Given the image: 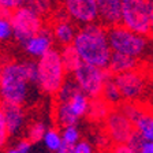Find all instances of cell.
Masks as SVG:
<instances>
[{"label": "cell", "instance_id": "1", "mask_svg": "<svg viewBox=\"0 0 153 153\" xmlns=\"http://www.w3.org/2000/svg\"><path fill=\"white\" fill-rule=\"evenodd\" d=\"M37 60H8L3 64L0 101L25 105L30 97V86H37Z\"/></svg>", "mask_w": 153, "mask_h": 153}, {"label": "cell", "instance_id": "2", "mask_svg": "<svg viewBox=\"0 0 153 153\" xmlns=\"http://www.w3.org/2000/svg\"><path fill=\"white\" fill-rule=\"evenodd\" d=\"M74 48L79 53L83 63L107 68L112 55L108 40V30L100 23L82 25L73 41Z\"/></svg>", "mask_w": 153, "mask_h": 153}, {"label": "cell", "instance_id": "3", "mask_svg": "<svg viewBox=\"0 0 153 153\" xmlns=\"http://www.w3.org/2000/svg\"><path fill=\"white\" fill-rule=\"evenodd\" d=\"M37 88L44 94L56 96L64 81L67 79V71L62 62L60 51L55 48L48 51L37 60Z\"/></svg>", "mask_w": 153, "mask_h": 153}, {"label": "cell", "instance_id": "4", "mask_svg": "<svg viewBox=\"0 0 153 153\" xmlns=\"http://www.w3.org/2000/svg\"><path fill=\"white\" fill-rule=\"evenodd\" d=\"M108 40L112 52L133 56L138 60L150 51V40L148 36L138 34L120 23L108 27Z\"/></svg>", "mask_w": 153, "mask_h": 153}, {"label": "cell", "instance_id": "5", "mask_svg": "<svg viewBox=\"0 0 153 153\" xmlns=\"http://www.w3.org/2000/svg\"><path fill=\"white\" fill-rule=\"evenodd\" d=\"M10 21L13 25L14 40L21 47L44 27L42 16L26 6H21L14 10L10 15Z\"/></svg>", "mask_w": 153, "mask_h": 153}, {"label": "cell", "instance_id": "6", "mask_svg": "<svg viewBox=\"0 0 153 153\" xmlns=\"http://www.w3.org/2000/svg\"><path fill=\"white\" fill-rule=\"evenodd\" d=\"M150 18V0H122L120 25L138 34L148 36Z\"/></svg>", "mask_w": 153, "mask_h": 153}, {"label": "cell", "instance_id": "7", "mask_svg": "<svg viewBox=\"0 0 153 153\" xmlns=\"http://www.w3.org/2000/svg\"><path fill=\"white\" fill-rule=\"evenodd\" d=\"M73 78L78 83L79 89L89 99H99L102 94L105 81L111 75L107 68L93 66V64L82 63L73 74Z\"/></svg>", "mask_w": 153, "mask_h": 153}, {"label": "cell", "instance_id": "8", "mask_svg": "<svg viewBox=\"0 0 153 153\" xmlns=\"http://www.w3.org/2000/svg\"><path fill=\"white\" fill-rule=\"evenodd\" d=\"M105 134L112 143H127L135 134L134 122L119 107L112 108L104 122Z\"/></svg>", "mask_w": 153, "mask_h": 153}, {"label": "cell", "instance_id": "9", "mask_svg": "<svg viewBox=\"0 0 153 153\" xmlns=\"http://www.w3.org/2000/svg\"><path fill=\"white\" fill-rule=\"evenodd\" d=\"M123 101H137L146 92V76L140 70L127 71L114 75Z\"/></svg>", "mask_w": 153, "mask_h": 153}, {"label": "cell", "instance_id": "10", "mask_svg": "<svg viewBox=\"0 0 153 153\" xmlns=\"http://www.w3.org/2000/svg\"><path fill=\"white\" fill-rule=\"evenodd\" d=\"M63 8L74 22L81 25L96 22L99 19L96 0H63Z\"/></svg>", "mask_w": 153, "mask_h": 153}, {"label": "cell", "instance_id": "11", "mask_svg": "<svg viewBox=\"0 0 153 153\" xmlns=\"http://www.w3.org/2000/svg\"><path fill=\"white\" fill-rule=\"evenodd\" d=\"M76 32H78V29L75 27L74 21L68 16V14L66 13V10L63 8L55 14L52 34H53L55 41L57 44H60L62 47L73 44Z\"/></svg>", "mask_w": 153, "mask_h": 153}, {"label": "cell", "instance_id": "12", "mask_svg": "<svg viewBox=\"0 0 153 153\" xmlns=\"http://www.w3.org/2000/svg\"><path fill=\"white\" fill-rule=\"evenodd\" d=\"M53 41L55 38L53 34H52V29L44 26L37 34L33 36L32 38H29L27 41L22 45V48L30 59H37L38 60L48 51L52 49Z\"/></svg>", "mask_w": 153, "mask_h": 153}, {"label": "cell", "instance_id": "13", "mask_svg": "<svg viewBox=\"0 0 153 153\" xmlns=\"http://www.w3.org/2000/svg\"><path fill=\"white\" fill-rule=\"evenodd\" d=\"M0 105L6 116L10 137H16L26 126V111L23 105L6 101H0Z\"/></svg>", "mask_w": 153, "mask_h": 153}, {"label": "cell", "instance_id": "14", "mask_svg": "<svg viewBox=\"0 0 153 153\" xmlns=\"http://www.w3.org/2000/svg\"><path fill=\"white\" fill-rule=\"evenodd\" d=\"M99 21L102 25L115 26L120 23L122 18V0H96Z\"/></svg>", "mask_w": 153, "mask_h": 153}, {"label": "cell", "instance_id": "15", "mask_svg": "<svg viewBox=\"0 0 153 153\" xmlns=\"http://www.w3.org/2000/svg\"><path fill=\"white\" fill-rule=\"evenodd\" d=\"M137 68L138 59L123 53H118V52H112L108 67H107V70L109 71L111 75H118V74H123L127 73V71L137 70Z\"/></svg>", "mask_w": 153, "mask_h": 153}, {"label": "cell", "instance_id": "16", "mask_svg": "<svg viewBox=\"0 0 153 153\" xmlns=\"http://www.w3.org/2000/svg\"><path fill=\"white\" fill-rule=\"evenodd\" d=\"M90 100L92 99H89L82 90H79V92L75 93L68 101H64V102H66L67 107L70 108V111L73 112L74 116L81 120L82 118L88 116L89 107H90Z\"/></svg>", "mask_w": 153, "mask_h": 153}, {"label": "cell", "instance_id": "17", "mask_svg": "<svg viewBox=\"0 0 153 153\" xmlns=\"http://www.w3.org/2000/svg\"><path fill=\"white\" fill-rule=\"evenodd\" d=\"M60 56H62V62H63V66H64V68H66L67 74H73L74 71L83 63L79 53L76 52V49L74 48L73 44L62 47Z\"/></svg>", "mask_w": 153, "mask_h": 153}, {"label": "cell", "instance_id": "18", "mask_svg": "<svg viewBox=\"0 0 153 153\" xmlns=\"http://www.w3.org/2000/svg\"><path fill=\"white\" fill-rule=\"evenodd\" d=\"M111 105L105 101L102 97L90 100V107L88 112V118L92 122H105L107 116L111 112Z\"/></svg>", "mask_w": 153, "mask_h": 153}, {"label": "cell", "instance_id": "19", "mask_svg": "<svg viewBox=\"0 0 153 153\" xmlns=\"http://www.w3.org/2000/svg\"><path fill=\"white\" fill-rule=\"evenodd\" d=\"M55 122L57 123V126H60L62 128L66 126H74V124L79 123V119L75 118L73 115V112L70 111V108L67 107L66 102H55Z\"/></svg>", "mask_w": 153, "mask_h": 153}, {"label": "cell", "instance_id": "20", "mask_svg": "<svg viewBox=\"0 0 153 153\" xmlns=\"http://www.w3.org/2000/svg\"><path fill=\"white\" fill-rule=\"evenodd\" d=\"M134 126L135 131L140 135H142L148 141H153V115L142 111L134 120Z\"/></svg>", "mask_w": 153, "mask_h": 153}, {"label": "cell", "instance_id": "21", "mask_svg": "<svg viewBox=\"0 0 153 153\" xmlns=\"http://www.w3.org/2000/svg\"><path fill=\"white\" fill-rule=\"evenodd\" d=\"M101 97L108 102L109 105H119L123 101L122 94H120V92H119V88H118V85H116V82H115L114 75H109L108 79L105 81Z\"/></svg>", "mask_w": 153, "mask_h": 153}, {"label": "cell", "instance_id": "22", "mask_svg": "<svg viewBox=\"0 0 153 153\" xmlns=\"http://www.w3.org/2000/svg\"><path fill=\"white\" fill-rule=\"evenodd\" d=\"M42 143L47 148V150L49 153H56L60 149V146L63 145V137H62V131H59L55 127H49L47 130V133L44 134L42 138Z\"/></svg>", "mask_w": 153, "mask_h": 153}, {"label": "cell", "instance_id": "23", "mask_svg": "<svg viewBox=\"0 0 153 153\" xmlns=\"http://www.w3.org/2000/svg\"><path fill=\"white\" fill-rule=\"evenodd\" d=\"M79 90H81L79 86H78V83L75 82V79H74L73 76H71V78H67V79L64 81V83L62 85V88L59 89V92L56 93V96H55V99H56L55 102L68 101V100H70L75 93L79 92Z\"/></svg>", "mask_w": 153, "mask_h": 153}, {"label": "cell", "instance_id": "24", "mask_svg": "<svg viewBox=\"0 0 153 153\" xmlns=\"http://www.w3.org/2000/svg\"><path fill=\"white\" fill-rule=\"evenodd\" d=\"M48 127L42 120H34L26 127V138L32 141L33 143L40 142L44 138V134L47 133Z\"/></svg>", "mask_w": 153, "mask_h": 153}, {"label": "cell", "instance_id": "25", "mask_svg": "<svg viewBox=\"0 0 153 153\" xmlns=\"http://www.w3.org/2000/svg\"><path fill=\"white\" fill-rule=\"evenodd\" d=\"M25 6L33 10L40 16H47L53 11V1L52 0H25Z\"/></svg>", "mask_w": 153, "mask_h": 153}, {"label": "cell", "instance_id": "26", "mask_svg": "<svg viewBox=\"0 0 153 153\" xmlns=\"http://www.w3.org/2000/svg\"><path fill=\"white\" fill-rule=\"evenodd\" d=\"M127 143L131 145L137 153H153V141L145 140L137 131H135V134L131 137V140Z\"/></svg>", "mask_w": 153, "mask_h": 153}, {"label": "cell", "instance_id": "27", "mask_svg": "<svg viewBox=\"0 0 153 153\" xmlns=\"http://www.w3.org/2000/svg\"><path fill=\"white\" fill-rule=\"evenodd\" d=\"M62 137H63L64 143H68V145H73V146L82 140L81 138V130L78 127V124L63 127L62 128Z\"/></svg>", "mask_w": 153, "mask_h": 153}, {"label": "cell", "instance_id": "28", "mask_svg": "<svg viewBox=\"0 0 153 153\" xmlns=\"http://www.w3.org/2000/svg\"><path fill=\"white\" fill-rule=\"evenodd\" d=\"M11 38H14V32L11 21H10V15L0 14V44L10 41Z\"/></svg>", "mask_w": 153, "mask_h": 153}, {"label": "cell", "instance_id": "29", "mask_svg": "<svg viewBox=\"0 0 153 153\" xmlns=\"http://www.w3.org/2000/svg\"><path fill=\"white\" fill-rule=\"evenodd\" d=\"M25 6V0H0V14L11 15L15 8Z\"/></svg>", "mask_w": 153, "mask_h": 153}, {"label": "cell", "instance_id": "30", "mask_svg": "<svg viewBox=\"0 0 153 153\" xmlns=\"http://www.w3.org/2000/svg\"><path fill=\"white\" fill-rule=\"evenodd\" d=\"M8 138H10V133H8V127H7L6 116H4L3 108L0 105V149L6 146V143L8 142Z\"/></svg>", "mask_w": 153, "mask_h": 153}, {"label": "cell", "instance_id": "31", "mask_svg": "<svg viewBox=\"0 0 153 153\" xmlns=\"http://www.w3.org/2000/svg\"><path fill=\"white\" fill-rule=\"evenodd\" d=\"M74 153H96L93 143L88 140H81L74 145Z\"/></svg>", "mask_w": 153, "mask_h": 153}, {"label": "cell", "instance_id": "32", "mask_svg": "<svg viewBox=\"0 0 153 153\" xmlns=\"http://www.w3.org/2000/svg\"><path fill=\"white\" fill-rule=\"evenodd\" d=\"M109 153H137V152L128 143H115L114 146L111 148Z\"/></svg>", "mask_w": 153, "mask_h": 153}, {"label": "cell", "instance_id": "33", "mask_svg": "<svg viewBox=\"0 0 153 153\" xmlns=\"http://www.w3.org/2000/svg\"><path fill=\"white\" fill-rule=\"evenodd\" d=\"M32 145H33L32 141H29L27 138H22V140H18V141H16L15 148L21 153H29L30 150H32Z\"/></svg>", "mask_w": 153, "mask_h": 153}, {"label": "cell", "instance_id": "34", "mask_svg": "<svg viewBox=\"0 0 153 153\" xmlns=\"http://www.w3.org/2000/svg\"><path fill=\"white\" fill-rule=\"evenodd\" d=\"M148 37L153 40V0H150V18H149V33Z\"/></svg>", "mask_w": 153, "mask_h": 153}, {"label": "cell", "instance_id": "35", "mask_svg": "<svg viewBox=\"0 0 153 153\" xmlns=\"http://www.w3.org/2000/svg\"><path fill=\"white\" fill-rule=\"evenodd\" d=\"M56 153H74V146L73 145H68V143H64L60 146V149L57 150Z\"/></svg>", "mask_w": 153, "mask_h": 153}, {"label": "cell", "instance_id": "36", "mask_svg": "<svg viewBox=\"0 0 153 153\" xmlns=\"http://www.w3.org/2000/svg\"><path fill=\"white\" fill-rule=\"evenodd\" d=\"M149 70H150V73H152V75H153V52L150 53V60H149Z\"/></svg>", "mask_w": 153, "mask_h": 153}, {"label": "cell", "instance_id": "37", "mask_svg": "<svg viewBox=\"0 0 153 153\" xmlns=\"http://www.w3.org/2000/svg\"><path fill=\"white\" fill-rule=\"evenodd\" d=\"M6 153H21V152H19V150L14 146V148H8V149L6 150Z\"/></svg>", "mask_w": 153, "mask_h": 153}, {"label": "cell", "instance_id": "38", "mask_svg": "<svg viewBox=\"0 0 153 153\" xmlns=\"http://www.w3.org/2000/svg\"><path fill=\"white\" fill-rule=\"evenodd\" d=\"M1 78H3V64H0V85H1Z\"/></svg>", "mask_w": 153, "mask_h": 153}]
</instances>
